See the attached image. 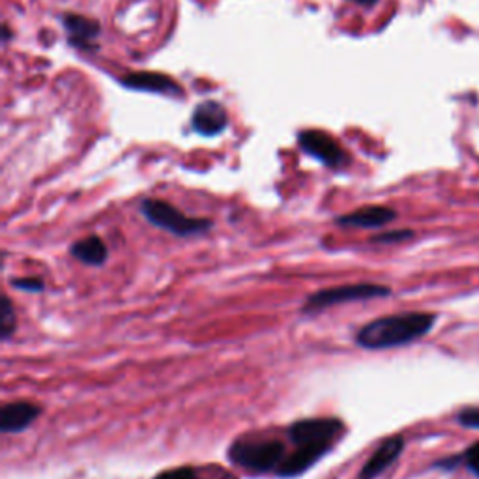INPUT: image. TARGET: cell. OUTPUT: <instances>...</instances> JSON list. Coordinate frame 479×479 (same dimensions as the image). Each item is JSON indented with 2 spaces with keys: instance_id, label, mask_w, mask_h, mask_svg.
Instances as JSON below:
<instances>
[{
  "instance_id": "13",
  "label": "cell",
  "mask_w": 479,
  "mask_h": 479,
  "mask_svg": "<svg viewBox=\"0 0 479 479\" xmlns=\"http://www.w3.org/2000/svg\"><path fill=\"white\" fill-rule=\"evenodd\" d=\"M70 253L79 262L88 264V266H103L109 259V249H107L105 242L96 235L86 236V238L72 244Z\"/></svg>"
},
{
  "instance_id": "18",
  "label": "cell",
  "mask_w": 479,
  "mask_h": 479,
  "mask_svg": "<svg viewBox=\"0 0 479 479\" xmlns=\"http://www.w3.org/2000/svg\"><path fill=\"white\" fill-rule=\"evenodd\" d=\"M461 465H465L474 475L479 477V442L461 453Z\"/></svg>"
},
{
  "instance_id": "6",
  "label": "cell",
  "mask_w": 479,
  "mask_h": 479,
  "mask_svg": "<svg viewBox=\"0 0 479 479\" xmlns=\"http://www.w3.org/2000/svg\"><path fill=\"white\" fill-rule=\"evenodd\" d=\"M298 145L307 155L318 159V162L324 164L330 169H341L349 162V155L343 150V146H341L330 133L323 129L300 131Z\"/></svg>"
},
{
  "instance_id": "21",
  "label": "cell",
  "mask_w": 479,
  "mask_h": 479,
  "mask_svg": "<svg viewBox=\"0 0 479 479\" xmlns=\"http://www.w3.org/2000/svg\"><path fill=\"white\" fill-rule=\"evenodd\" d=\"M3 34H4V38H3V43H8V40L12 38V32H10V27H8V25H4V27H3Z\"/></svg>"
},
{
  "instance_id": "17",
  "label": "cell",
  "mask_w": 479,
  "mask_h": 479,
  "mask_svg": "<svg viewBox=\"0 0 479 479\" xmlns=\"http://www.w3.org/2000/svg\"><path fill=\"white\" fill-rule=\"evenodd\" d=\"M457 423L465 429H479V406L463 408L457 414Z\"/></svg>"
},
{
  "instance_id": "2",
  "label": "cell",
  "mask_w": 479,
  "mask_h": 479,
  "mask_svg": "<svg viewBox=\"0 0 479 479\" xmlns=\"http://www.w3.org/2000/svg\"><path fill=\"white\" fill-rule=\"evenodd\" d=\"M287 459V448L276 439L236 440L229 448V461L251 474H278Z\"/></svg>"
},
{
  "instance_id": "12",
  "label": "cell",
  "mask_w": 479,
  "mask_h": 479,
  "mask_svg": "<svg viewBox=\"0 0 479 479\" xmlns=\"http://www.w3.org/2000/svg\"><path fill=\"white\" fill-rule=\"evenodd\" d=\"M397 217V212L390 207H361L350 214L335 217L339 226H350V229H382L387 223Z\"/></svg>"
},
{
  "instance_id": "4",
  "label": "cell",
  "mask_w": 479,
  "mask_h": 479,
  "mask_svg": "<svg viewBox=\"0 0 479 479\" xmlns=\"http://www.w3.org/2000/svg\"><path fill=\"white\" fill-rule=\"evenodd\" d=\"M392 294V288L378 283H350L339 285L332 288H323L311 294L306 300L302 313L304 315H318L333 306L350 304V302H363L373 298H386Z\"/></svg>"
},
{
  "instance_id": "10",
  "label": "cell",
  "mask_w": 479,
  "mask_h": 479,
  "mask_svg": "<svg viewBox=\"0 0 479 479\" xmlns=\"http://www.w3.org/2000/svg\"><path fill=\"white\" fill-rule=\"evenodd\" d=\"M41 416V406L31 401H15L0 408V430L4 435L27 430Z\"/></svg>"
},
{
  "instance_id": "11",
  "label": "cell",
  "mask_w": 479,
  "mask_h": 479,
  "mask_svg": "<svg viewBox=\"0 0 479 479\" xmlns=\"http://www.w3.org/2000/svg\"><path fill=\"white\" fill-rule=\"evenodd\" d=\"M226 124H229V112L214 100L199 103L191 115V128L202 137L219 135Z\"/></svg>"
},
{
  "instance_id": "16",
  "label": "cell",
  "mask_w": 479,
  "mask_h": 479,
  "mask_svg": "<svg viewBox=\"0 0 479 479\" xmlns=\"http://www.w3.org/2000/svg\"><path fill=\"white\" fill-rule=\"evenodd\" d=\"M152 479H197V470L191 466H178L159 472Z\"/></svg>"
},
{
  "instance_id": "1",
  "label": "cell",
  "mask_w": 479,
  "mask_h": 479,
  "mask_svg": "<svg viewBox=\"0 0 479 479\" xmlns=\"http://www.w3.org/2000/svg\"><path fill=\"white\" fill-rule=\"evenodd\" d=\"M437 323V315L423 311L397 313L375 318L356 333V343L365 350H387L404 347L427 335Z\"/></svg>"
},
{
  "instance_id": "7",
  "label": "cell",
  "mask_w": 479,
  "mask_h": 479,
  "mask_svg": "<svg viewBox=\"0 0 479 479\" xmlns=\"http://www.w3.org/2000/svg\"><path fill=\"white\" fill-rule=\"evenodd\" d=\"M62 25L67 32V41L72 48L93 51L96 49V40L102 34V25L98 19L84 17L81 13H64Z\"/></svg>"
},
{
  "instance_id": "15",
  "label": "cell",
  "mask_w": 479,
  "mask_h": 479,
  "mask_svg": "<svg viewBox=\"0 0 479 479\" xmlns=\"http://www.w3.org/2000/svg\"><path fill=\"white\" fill-rule=\"evenodd\" d=\"M414 238V231L410 229H399V231H387V233H378L375 235L369 242L377 244V245H394V244H401L406 240H412Z\"/></svg>"
},
{
  "instance_id": "3",
  "label": "cell",
  "mask_w": 479,
  "mask_h": 479,
  "mask_svg": "<svg viewBox=\"0 0 479 479\" xmlns=\"http://www.w3.org/2000/svg\"><path fill=\"white\" fill-rule=\"evenodd\" d=\"M141 214L148 223H152L157 229H164L174 236H197L208 233L214 221L204 217H190L184 212H180L171 202L162 199H145L139 207Z\"/></svg>"
},
{
  "instance_id": "9",
  "label": "cell",
  "mask_w": 479,
  "mask_h": 479,
  "mask_svg": "<svg viewBox=\"0 0 479 479\" xmlns=\"http://www.w3.org/2000/svg\"><path fill=\"white\" fill-rule=\"evenodd\" d=\"M404 449V439L401 435L386 439L368 459L358 474V479H377L387 468L394 466Z\"/></svg>"
},
{
  "instance_id": "20",
  "label": "cell",
  "mask_w": 479,
  "mask_h": 479,
  "mask_svg": "<svg viewBox=\"0 0 479 479\" xmlns=\"http://www.w3.org/2000/svg\"><path fill=\"white\" fill-rule=\"evenodd\" d=\"M350 3H356V4L365 6V8H371V6H375L378 3V0H350Z\"/></svg>"
},
{
  "instance_id": "14",
  "label": "cell",
  "mask_w": 479,
  "mask_h": 479,
  "mask_svg": "<svg viewBox=\"0 0 479 479\" xmlns=\"http://www.w3.org/2000/svg\"><path fill=\"white\" fill-rule=\"evenodd\" d=\"M17 328V315L13 309L12 300L4 294L3 302H0V337L3 341H8Z\"/></svg>"
},
{
  "instance_id": "19",
  "label": "cell",
  "mask_w": 479,
  "mask_h": 479,
  "mask_svg": "<svg viewBox=\"0 0 479 479\" xmlns=\"http://www.w3.org/2000/svg\"><path fill=\"white\" fill-rule=\"evenodd\" d=\"M12 287L17 290H22V292H34L36 294V292H41L45 285L38 278H19V279L12 281Z\"/></svg>"
},
{
  "instance_id": "5",
  "label": "cell",
  "mask_w": 479,
  "mask_h": 479,
  "mask_svg": "<svg viewBox=\"0 0 479 479\" xmlns=\"http://www.w3.org/2000/svg\"><path fill=\"white\" fill-rule=\"evenodd\" d=\"M343 430L345 423L337 418H307L294 421L287 429V437L294 448H313L328 453Z\"/></svg>"
},
{
  "instance_id": "8",
  "label": "cell",
  "mask_w": 479,
  "mask_h": 479,
  "mask_svg": "<svg viewBox=\"0 0 479 479\" xmlns=\"http://www.w3.org/2000/svg\"><path fill=\"white\" fill-rule=\"evenodd\" d=\"M120 83L126 88L141 90V93H152V94H164V96H182L184 88H182L173 77L157 72H131L126 74Z\"/></svg>"
}]
</instances>
